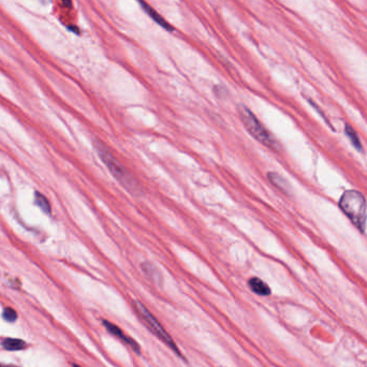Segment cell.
Listing matches in <instances>:
<instances>
[{
    "instance_id": "obj_7",
    "label": "cell",
    "mask_w": 367,
    "mask_h": 367,
    "mask_svg": "<svg viewBox=\"0 0 367 367\" xmlns=\"http://www.w3.org/2000/svg\"><path fill=\"white\" fill-rule=\"evenodd\" d=\"M248 286L252 292L258 294V295H261V296H268L272 292L268 283L258 277L250 278L248 281Z\"/></svg>"
},
{
    "instance_id": "obj_6",
    "label": "cell",
    "mask_w": 367,
    "mask_h": 367,
    "mask_svg": "<svg viewBox=\"0 0 367 367\" xmlns=\"http://www.w3.org/2000/svg\"><path fill=\"white\" fill-rule=\"evenodd\" d=\"M139 3H140L141 7L143 8V10L145 11V12H146L148 15H150V17H151L153 21H155L159 26H161L164 29H166V30H168V31H173V30H174V27L172 26L168 21H166L161 15H160L153 7H151L150 5L146 4V3L144 2V0H139Z\"/></svg>"
},
{
    "instance_id": "obj_2",
    "label": "cell",
    "mask_w": 367,
    "mask_h": 367,
    "mask_svg": "<svg viewBox=\"0 0 367 367\" xmlns=\"http://www.w3.org/2000/svg\"><path fill=\"white\" fill-rule=\"evenodd\" d=\"M339 206L350 221L364 232L367 220V204L363 194L357 190L343 192L339 200Z\"/></svg>"
},
{
    "instance_id": "obj_1",
    "label": "cell",
    "mask_w": 367,
    "mask_h": 367,
    "mask_svg": "<svg viewBox=\"0 0 367 367\" xmlns=\"http://www.w3.org/2000/svg\"><path fill=\"white\" fill-rule=\"evenodd\" d=\"M96 151L101 158V160L107 166L112 175L116 178V180L126 190H128L131 194L134 196H139L142 193V189L139 185V182L134 178V176L130 172L124 168V166L118 161V160L113 156V154L109 151V148L100 142L99 140L95 141Z\"/></svg>"
},
{
    "instance_id": "obj_12",
    "label": "cell",
    "mask_w": 367,
    "mask_h": 367,
    "mask_svg": "<svg viewBox=\"0 0 367 367\" xmlns=\"http://www.w3.org/2000/svg\"><path fill=\"white\" fill-rule=\"evenodd\" d=\"M346 133L348 135V137L350 139V142L352 143V145L357 148L358 151H361L362 150V145H361V142H360V139L358 134L355 133V131L350 127V126H346Z\"/></svg>"
},
{
    "instance_id": "obj_13",
    "label": "cell",
    "mask_w": 367,
    "mask_h": 367,
    "mask_svg": "<svg viewBox=\"0 0 367 367\" xmlns=\"http://www.w3.org/2000/svg\"><path fill=\"white\" fill-rule=\"evenodd\" d=\"M3 316H4V319H5L6 321H8V322H14V321L17 319V314H16V312L14 311V309L11 308V307L5 308Z\"/></svg>"
},
{
    "instance_id": "obj_10",
    "label": "cell",
    "mask_w": 367,
    "mask_h": 367,
    "mask_svg": "<svg viewBox=\"0 0 367 367\" xmlns=\"http://www.w3.org/2000/svg\"><path fill=\"white\" fill-rule=\"evenodd\" d=\"M3 347L8 351H19L27 347L26 342L22 339L7 338L3 341Z\"/></svg>"
},
{
    "instance_id": "obj_4",
    "label": "cell",
    "mask_w": 367,
    "mask_h": 367,
    "mask_svg": "<svg viewBox=\"0 0 367 367\" xmlns=\"http://www.w3.org/2000/svg\"><path fill=\"white\" fill-rule=\"evenodd\" d=\"M134 308H135L137 315L140 316V318L142 319L145 325L148 328V330H150L156 337H158L160 340H161L166 346H168L172 351L176 353L178 357H182L178 347L176 346L174 339L172 338V336L166 331L164 325L160 323V321L150 311H148V309L141 302L135 301Z\"/></svg>"
},
{
    "instance_id": "obj_8",
    "label": "cell",
    "mask_w": 367,
    "mask_h": 367,
    "mask_svg": "<svg viewBox=\"0 0 367 367\" xmlns=\"http://www.w3.org/2000/svg\"><path fill=\"white\" fill-rule=\"evenodd\" d=\"M268 178L272 182V185L276 187L277 189H279L281 192H283L286 194L290 193L291 187L289 185V182L287 181V179L283 178L278 173H275V172H270V173L268 174Z\"/></svg>"
},
{
    "instance_id": "obj_14",
    "label": "cell",
    "mask_w": 367,
    "mask_h": 367,
    "mask_svg": "<svg viewBox=\"0 0 367 367\" xmlns=\"http://www.w3.org/2000/svg\"><path fill=\"white\" fill-rule=\"evenodd\" d=\"M0 367H15V366H10V365H0Z\"/></svg>"
},
{
    "instance_id": "obj_3",
    "label": "cell",
    "mask_w": 367,
    "mask_h": 367,
    "mask_svg": "<svg viewBox=\"0 0 367 367\" xmlns=\"http://www.w3.org/2000/svg\"><path fill=\"white\" fill-rule=\"evenodd\" d=\"M238 114L240 120L243 121L248 132L254 136L258 142L269 148H272V150H277L278 143L276 142V140L274 139V136L268 131V129L259 121L255 114L247 107L240 106L238 108Z\"/></svg>"
},
{
    "instance_id": "obj_9",
    "label": "cell",
    "mask_w": 367,
    "mask_h": 367,
    "mask_svg": "<svg viewBox=\"0 0 367 367\" xmlns=\"http://www.w3.org/2000/svg\"><path fill=\"white\" fill-rule=\"evenodd\" d=\"M141 267H142L143 272L145 273V275L148 278H151L153 281H155L157 283L161 281V275H160L158 269L155 266H153L152 263L144 262V263H142Z\"/></svg>"
},
{
    "instance_id": "obj_11",
    "label": "cell",
    "mask_w": 367,
    "mask_h": 367,
    "mask_svg": "<svg viewBox=\"0 0 367 367\" xmlns=\"http://www.w3.org/2000/svg\"><path fill=\"white\" fill-rule=\"evenodd\" d=\"M34 202H36V204L44 213H47V214L51 213V205H50L48 199L45 198L43 194L36 192V194H34Z\"/></svg>"
},
{
    "instance_id": "obj_5",
    "label": "cell",
    "mask_w": 367,
    "mask_h": 367,
    "mask_svg": "<svg viewBox=\"0 0 367 367\" xmlns=\"http://www.w3.org/2000/svg\"><path fill=\"white\" fill-rule=\"evenodd\" d=\"M102 323H103V325H105V328L108 330V332L110 334H112L113 336H115L116 338H118L119 340L125 342L126 345L129 346L130 348H132L134 350V352L140 353L141 347H140L139 343H137L133 338L129 337L127 334H125V332L119 327L110 322V321H108V320H103Z\"/></svg>"
},
{
    "instance_id": "obj_15",
    "label": "cell",
    "mask_w": 367,
    "mask_h": 367,
    "mask_svg": "<svg viewBox=\"0 0 367 367\" xmlns=\"http://www.w3.org/2000/svg\"><path fill=\"white\" fill-rule=\"evenodd\" d=\"M74 367H79V366H77V365H74Z\"/></svg>"
}]
</instances>
